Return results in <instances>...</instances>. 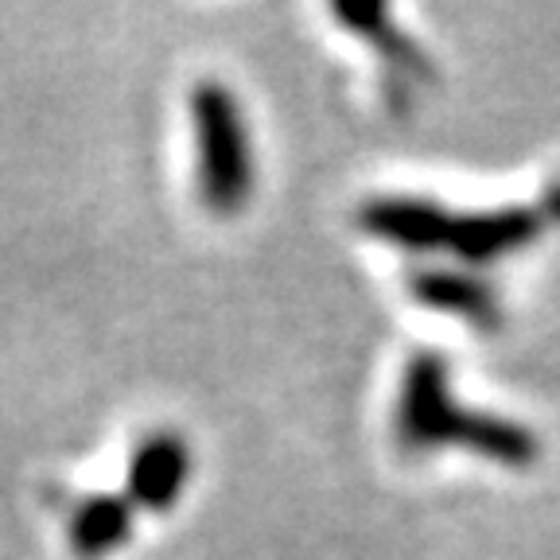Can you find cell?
Segmentation results:
<instances>
[{"instance_id": "6da1fadb", "label": "cell", "mask_w": 560, "mask_h": 560, "mask_svg": "<svg viewBox=\"0 0 560 560\" xmlns=\"http://www.w3.org/2000/svg\"><path fill=\"white\" fill-rule=\"evenodd\" d=\"M397 436L405 447L464 444L487 459L525 467L537 459L534 432L487 412H459L447 397V362L440 354H417L405 370L401 405H397Z\"/></svg>"}, {"instance_id": "7a4b0ae2", "label": "cell", "mask_w": 560, "mask_h": 560, "mask_svg": "<svg viewBox=\"0 0 560 560\" xmlns=\"http://www.w3.org/2000/svg\"><path fill=\"white\" fill-rule=\"evenodd\" d=\"M195 125H199V179L210 210H237L254 191V160L234 97L219 82H202L195 90Z\"/></svg>"}, {"instance_id": "3957f363", "label": "cell", "mask_w": 560, "mask_h": 560, "mask_svg": "<svg viewBox=\"0 0 560 560\" xmlns=\"http://www.w3.org/2000/svg\"><path fill=\"white\" fill-rule=\"evenodd\" d=\"M549 214L541 207H514L499 210V214H467V219H447V242L455 254L467 261H494V257L510 254L517 245L534 242L545 230Z\"/></svg>"}, {"instance_id": "277c9868", "label": "cell", "mask_w": 560, "mask_h": 560, "mask_svg": "<svg viewBox=\"0 0 560 560\" xmlns=\"http://www.w3.org/2000/svg\"><path fill=\"white\" fill-rule=\"evenodd\" d=\"M187 475H191V452L184 447V440L175 432H156L132 455L129 499L144 510H172Z\"/></svg>"}, {"instance_id": "5b68a950", "label": "cell", "mask_w": 560, "mask_h": 560, "mask_svg": "<svg viewBox=\"0 0 560 560\" xmlns=\"http://www.w3.org/2000/svg\"><path fill=\"white\" fill-rule=\"evenodd\" d=\"M447 210L424 199H401V195H385L362 207V226L370 234L397 242L405 249H436L447 242Z\"/></svg>"}, {"instance_id": "8992f818", "label": "cell", "mask_w": 560, "mask_h": 560, "mask_svg": "<svg viewBox=\"0 0 560 560\" xmlns=\"http://www.w3.org/2000/svg\"><path fill=\"white\" fill-rule=\"evenodd\" d=\"M412 296L436 312L459 315L475 327H499V300L494 292L464 272H417L412 277Z\"/></svg>"}, {"instance_id": "52a82bcc", "label": "cell", "mask_w": 560, "mask_h": 560, "mask_svg": "<svg viewBox=\"0 0 560 560\" xmlns=\"http://www.w3.org/2000/svg\"><path fill=\"white\" fill-rule=\"evenodd\" d=\"M129 525H132V506L121 494H97L86 499L74 514L70 525V545L74 552L86 560H97L105 552H114L117 545L129 541Z\"/></svg>"}, {"instance_id": "ba28073f", "label": "cell", "mask_w": 560, "mask_h": 560, "mask_svg": "<svg viewBox=\"0 0 560 560\" xmlns=\"http://www.w3.org/2000/svg\"><path fill=\"white\" fill-rule=\"evenodd\" d=\"M339 20H347L354 32L366 35L370 44H377V51H382L385 59H394V67L429 74V67H424L420 51L409 44V39H405L401 32H394V24H389L385 9H354V4H347V9H339Z\"/></svg>"}, {"instance_id": "9c48e42d", "label": "cell", "mask_w": 560, "mask_h": 560, "mask_svg": "<svg viewBox=\"0 0 560 560\" xmlns=\"http://www.w3.org/2000/svg\"><path fill=\"white\" fill-rule=\"evenodd\" d=\"M541 210H545V214H549V222H560V179L549 187V191H545Z\"/></svg>"}]
</instances>
